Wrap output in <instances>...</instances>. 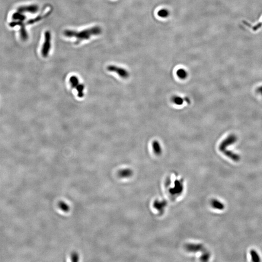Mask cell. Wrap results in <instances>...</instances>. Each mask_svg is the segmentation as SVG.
Instances as JSON below:
<instances>
[{"label":"cell","instance_id":"cell-1","mask_svg":"<svg viewBox=\"0 0 262 262\" xmlns=\"http://www.w3.org/2000/svg\"><path fill=\"white\" fill-rule=\"evenodd\" d=\"M102 32L101 28L98 26H93L80 31L66 30L64 35L67 37L76 38L75 43H80L82 41L90 39L93 36H98Z\"/></svg>","mask_w":262,"mask_h":262},{"label":"cell","instance_id":"cell-2","mask_svg":"<svg viewBox=\"0 0 262 262\" xmlns=\"http://www.w3.org/2000/svg\"><path fill=\"white\" fill-rule=\"evenodd\" d=\"M51 49V34L49 31L44 33V40L41 49V55L45 58L48 56Z\"/></svg>","mask_w":262,"mask_h":262},{"label":"cell","instance_id":"cell-3","mask_svg":"<svg viewBox=\"0 0 262 262\" xmlns=\"http://www.w3.org/2000/svg\"><path fill=\"white\" fill-rule=\"evenodd\" d=\"M69 83L72 88L76 89L78 92V97L83 98L84 96L85 85L80 83L78 78L75 76H72L69 79Z\"/></svg>","mask_w":262,"mask_h":262},{"label":"cell","instance_id":"cell-4","mask_svg":"<svg viewBox=\"0 0 262 262\" xmlns=\"http://www.w3.org/2000/svg\"><path fill=\"white\" fill-rule=\"evenodd\" d=\"M237 140H238V137L236 135L234 134H231L229 135L225 139L223 140L220 143L219 145V150L221 152H222L223 151L227 150V148L229 146L236 143Z\"/></svg>","mask_w":262,"mask_h":262},{"label":"cell","instance_id":"cell-5","mask_svg":"<svg viewBox=\"0 0 262 262\" xmlns=\"http://www.w3.org/2000/svg\"><path fill=\"white\" fill-rule=\"evenodd\" d=\"M108 71L113 72H115L119 75V76L123 79H127L129 77V73L126 69L121 67H117L116 66L110 65L107 68Z\"/></svg>","mask_w":262,"mask_h":262},{"label":"cell","instance_id":"cell-6","mask_svg":"<svg viewBox=\"0 0 262 262\" xmlns=\"http://www.w3.org/2000/svg\"><path fill=\"white\" fill-rule=\"evenodd\" d=\"M39 10V7L36 5H24V6H20L18 9V11L20 12L30 13L32 14H34L37 12Z\"/></svg>","mask_w":262,"mask_h":262},{"label":"cell","instance_id":"cell-7","mask_svg":"<svg viewBox=\"0 0 262 262\" xmlns=\"http://www.w3.org/2000/svg\"><path fill=\"white\" fill-rule=\"evenodd\" d=\"M222 153L226 156L227 157L232 160L234 162H238L240 161V156L238 154L232 152V151L226 150L223 152Z\"/></svg>","mask_w":262,"mask_h":262},{"label":"cell","instance_id":"cell-8","mask_svg":"<svg viewBox=\"0 0 262 262\" xmlns=\"http://www.w3.org/2000/svg\"><path fill=\"white\" fill-rule=\"evenodd\" d=\"M152 148L153 152L157 155H160L162 152V149L159 142L157 140H154L152 142Z\"/></svg>","mask_w":262,"mask_h":262},{"label":"cell","instance_id":"cell-9","mask_svg":"<svg viewBox=\"0 0 262 262\" xmlns=\"http://www.w3.org/2000/svg\"><path fill=\"white\" fill-rule=\"evenodd\" d=\"M212 206L215 209L219 210H222L224 209L225 206L223 203L219 201L218 200L213 199L211 202Z\"/></svg>","mask_w":262,"mask_h":262},{"label":"cell","instance_id":"cell-10","mask_svg":"<svg viewBox=\"0 0 262 262\" xmlns=\"http://www.w3.org/2000/svg\"><path fill=\"white\" fill-rule=\"evenodd\" d=\"M21 28H20V37L21 38V40L24 41H26V40L28 38V35L27 32L26 31V28L25 27V25H24V23L20 25Z\"/></svg>","mask_w":262,"mask_h":262},{"label":"cell","instance_id":"cell-11","mask_svg":"<svg viewBox=\"0 0 262 262\" xmlns=\"http://www.w3.org/2000/svg\"><path fill=\"white\" fill-rule=\"evenodd\" d=\"M12 18L13 20L18 21H23L26 19V17L23 13L20 12L19 11L17 12L14 13L12 16Z\"/></svg>","mask_w":262,"mask_h":262},{"label":"cell","instance_id":"cell-12","mask_svg":"<svg viewBox=\"0 0 262 262\" xmlns=\"http://www.w3.org/2000/svg\"><path fill=\"white\" fill-rule=\"evenodd\" d=\"M176 74L178 78L180 79L184 80L188 76V73L186 69H179L177 70Z\"/></svg>","mask_w":262,"mask_h":262},{"label":"cell","instance_id":"cell-13","mask_svg":"<svg viewBox=\"0 0 262 262\" xmlns=\"http://www.w3.org/2000/svg\"><path fill=\"white\" fill-rule=\"evenodd\" d=\"M171 100L173 104L177 105H182L184 103V98L179 96H174L172 97Z\"/></svg>","mask_w":262,"mask_h":262},{"label":"cell","instance_id":"cell-14","mask_svg":"<svg viewBox=\"0 0 262 262\" xmlns=\"http://www.w3.org/2000/svg\"><path fill=\"white\" fill-rule=\"evenodd\" d=\"M250 254L251 257V260L253 262H260L261 261L259 255L257 253V251L254 250H251L250 251Z\"/></svg>","mask_w":262,"mask_h":262},{"label":"cell","instance_id":"cell-15","mask_svg":"<svg viewBox=\"0 0 262 262\" xmlns=\"http://www.w3.org/2000/svg\"><path fill=\"white\" fill-rule=\"evenodd\" d=\"M132 171L131 169H126L121 170L119 172V175L123 178L130 177L132 175Z\"/></svg>","mask_w":262,"mask_h":262},{"label":"cell","instance_id":"cell-16","mask_svg":"<svg viewBox=\"0 0 262 262\" xmlns=\"http://www.w3.org/2000/svg\"><path fill=\"white\" fill-rule=\"evenodd\" d=\"M203 247L201 245H187V250L190 251H196L198 250H201Z\"/></svg>","mask_w":262,"mask_h":262},{"label":"cell","instance_id":"cell-17","mask_svg":"<svg viewBox=\"0 0 262 262\" xmlns=\"http://www.w3.org/2000/svg\"><path fill=\"white\" fill-rule=\"evenodd\" d=\"M158 15L162 18H166L169 15V12L167 9H162L158 12Z\"/></svg>","mask_w":262,"mask_h":262},{"label":"cell","instance_id":"cell-18","mask_svg":"<svg viewBox=\"0 0 262 262\" xmlns=\"http://www.w3.org/2000/svg\"><path fill=\"white\" fill-rule=\"evenodd\" d=\"M60 208L64 211H67L69 210V206L66 204L65 203H60L59 204Z\"/></svg>","mask_w":262,"mask_h":262},{"label":"cell","instance_id":"cell-19","mask_svg":"<svg viewBox=\"0 0 262 262\" xmlns=\"http://www.w3.org/2000/svg\"><path fill=\"white\" fill-rule=\"evenodd\" d=\"M256 92L262 97V85L257 88L256 89Z\"/></svg>","mask_w":262,"mask_h":262},{"label":"cell","instance_id":"cell-20","mask_svg":"<svg viewBox=\"0 0 262 262\" xmlns=\"http://www.w3.org/2000/svg\"><path fill=\"white\" fill-rule=\"evenodd\" d=\"M184 101H186V103H187V104H190V99H189V98L188 97H185L184 98Z\"/></svg>","mask_w":262,"mask_h":262}]
</instances>
